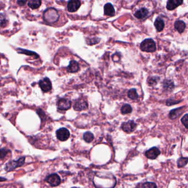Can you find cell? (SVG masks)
Wrapping results in <instances>:
<instances>
[{"mask_svg": "<svg viewBox=\"0 0 188 188\" xmlns=\"http://www.w3.org/2000/svg\"><path fill=\"white\" fill-rule=\"evenodd\" d=\"M19 27V22L15 14L5 10L0 12V33L10 36L17 32Z\"/></svg>", "mask_w": 188, "mask_h": 188, "instance_id": "6da1fadb", "label": "cell"}, {"mask_svg": "<svg viewBox=\"0 0 188 188\" xmlns=\"http://www.w3.org/2000/svg\"><path fill=\"white\" fill-rule=\"evenodd\" d=\"M59 14L58 11L53 8H48L44 12L43 18L46 23L52 24L56 23L59 19Z\"/></svg>", "mask_w": 188, "mask_h": 188, "instance_id": "7a4b0ae2", "label": "cell"}, {"mask_svg": "<svg viewBox=\"0 0 188 188\" xmlns=\"http://www.w3.org/2000/svg\"><path fill=\"white\" fill-rule=\"evenodd\" d=\"M140 49L142 51L145 52H155L156 50L155 41L152 39H146L141 43Z\"/></svg>", "mask_w": 188, "mask_h": 188, "instance_id": "3957f363", "label": "cell"}, {"mask_svg": "<svg viewBox=\"0 0 188 188\" xmlns=\"http://www.w3.org/2000/svg\"><path fill=\"white\" fill-rule=\"evenodd\" d=\"M25 162V157H21L17 160H13L7 163L5 170L7 171H12L13 170L17 168V167H19L23 166Z\"/></svg>", "mask_w": 188, "mask_h": 188, "instance_id": "277c9868", "label": "cell"}, {"mask_svg": "<svg viewBox=\"0 0 188 188\" xmlns=\"http://www.w3.org/2000/svg\"><path fill=\"white\" fill-rule=\"evenodd\" d=\"M56 136L59 140L65 141L69 138L70 133L68 129L62 128L57 130L56 131Z\"/></svg>", "mask_w": 188, "mask_h": 188, "instance_id": "5b68a950", "label": "cell"}, {"mask_svg": "<svg viewBox=\"0 0 188 188\" xmlns=\"http://www.w3.org/2000/svg\"><path fill=\"white\" fill-rule=\"evenodd\" d=\"M136 126L137 125L133 120H129L122 124V129L126 133H131L135 130Z\"/></svg>", "mask_w": 188, "mask_h": 188, "instance_id": "8992f818", "label": "cell"}, {"mask_svg": "<svg viewBox=\"0 0 188 188\" xmlns=\"http://www.w3.org/2000/svg\"><path fill=\"white\" fill-rule=\"evenodd\" d=\"M46 181L50 184L52 186H57L61 183V178L57 174H51L48 176L45 179Z\"/></svg>", "mask_w": 188, "mask_h": 188, "instance_id": "52a82bcc", "label": "cell"}, {"mask_svg": "<svg viewBox=\"0 0 188 188\" xmlns=\"http://www.w3.org/2000/svg\"><path fill=\"white\" fill-rule=\"evenodd\" d=\"M39 84L42 91L44 92H48L52 89L51 82L48 77H45L39 81Z\"/></svg>", "mask_w": 188, "mask_h": 188, "instance_id": "ba28073f", "label": "cell"}, {"mask_svg": "<svg viewBox=\"0 0 188 188\" xmlns=\"http://www.w3.org/2000/svg\"><path fill=\"white\" fill-rule=\"evenodd\" d=\"M57 108L60 110H67L71 108V102L68 99L62 98L57 102Z\"/></svg>", "mask_w": 188, "mask_h": 188, "instance_id": "9c48e42d", "label": "cell"}, {"mask_svg": "<svg viewBox=\"0 0 188 188\" xmlns=\"http://www.w3.org/2000/svg\"><path fill=\"white\" fill-rule=\"evenodd\" d=\"M81 6L80 0H69L67 5V9L69 12H76Z\"/></svg>", "mask_w": 188, "mask_h": 188, "instance_id": "30bf717a", "label": "cell"}, {"mask_svg": "<svg viewBox=\"0 0 188 188\" xmlns=\"http://www.w3.org/2000/svg\"><path fill=\"white\" fill-rule=\"evenodd\" d=\"M160 150L156 147H154L146 152L145 156L146 157L149 159L155 160L160 155Z\"/></svg>", "mask_w": 188, "mask_h": 188, "instance_id": "8fae6325", "label": "cell"}, {"mask_svg": "<svg viewBox=\"0 0 188 188\" xmlns=\"http://www.w3.org/2000/svg\"><path fill=\"white\" fill-rule=\"evenodd\" d=\"M88 108V104L85 100L83 99H78L76 100L73 105V108L76 111H82L87 109Z\"/></svg>", "mask_w": 188, "mask_h": 188, "instance_id": "7c38bea8", "label": "cell"}, {"mask_svg": "<svg viewBox=\"0 0 188 188\" xmlns=\"http://www.w3.org/2000/svg\"><path fill=\"white\" fill-rule=\"evenodd\" d=\"M183 2V0H168L166 8L169 11H173L181 6Z\"/></svg>", "mask_w": 188, "mask_h": 188, "instance_id": "4fadbf2b", "label": "cell"}, {"mask_svg": "<svg viewBox=\"0 0 188 188\" xmlns=\"http://www.w3.org/2000/svg\"><path fill=\"white\" fill-rule=\"evenodd\" d=\"M183 108L184 107H182L178 108L171 110V112H169V115H168L169 119L173 120L179 117L183 112Z\"/></svg>", "mask_w": 188, "mask_h": 188, "instance_id": "5bb4252c", "label": "cell"}, {"mask_svg": "<svg viewBox=\"0 0 188 188\" xmlns=\"http://www.w3.org/2000/svg\"><path fill=\"white\" fill-rule=\"evenodd\" d=\"M104 13L106 16H112L115 14V10L113 5L110 3H107L104 6Z\"/></svg>", "mask_w": 188, "mask_h": 188, "instance_id": "9a60e30c", "label": "cell"}, {"mask_svg": "<svg viewBox=\"0 0 188 188\" xmlns=\"http://www.w3.org/2000/svg\"><path fill=\"white\" fill-rule=\"evenodd\" d=\"M79 70V65L78 63L74 60L71 61L69 62V66L67 68L68 71L71 73H74L78 71Z\"/></svg>", "mask_w": 188, "mask_h": 188, "instance_id": "2e32d148", "label": "cell"}, {"mask_svg": "<svg viewBox=\"0 0 188 188\" xmlns=\"http://www.w3.org/2000/svg\"><path fill=\"white\" fill-rule=\"evenodd\" d=\"M149 14L148 10L145 8H142L140 10L137 11L134 13V16L138 19H143L145 18Z\"/></svg>", "mask_w": 188, "mask_h": 188, "instance_id": "e0dca14e", "label": "cell"}, {"mask_svg": "<svg viewBox=\"0 0 188 188\" xmlns=\"http://www.w3.org/2000/svg\"><path fill=\"white\" fill-rule=\"evenodd\" d=\"M163 87L164 91L171 92L174 89L175 86H174V84L173 81L170 80H165L163 81Z\"/></svg>", "mask_w": 188, "mask_h": 188, "instance_id": "ac0fdd59", "label": "cell"}, {"mask_svg": "<svg viewBox=\"0 0 188 188\" xmlns=\"http://www.w3.org/2000/svg\"><path fill=\"white\" fill-rule=\"evenodd\" d=\"M186 27V23L183 21H177L174 23V28L179 33H182L184 31Z\"/></svg>", "mask_w": 188, "mask_h": 188, "instance_id": "d6986e66", "label": "cell"}, {"mask_svg": "<svg viewBox=\"0 0 188 188\" xmlns=\"http://www.w3.org/2000/svg\"><path fill=\"white\" fill-rule=\"evenodd\" d=\"M154 26L157 31L160 32V31H162L164 27V21L160 17H158L155 21Z\"/></svg>", "mask_w": 188, "mask_h": 188, "instance_id": "ffe728a7", "label": "cell"}, {"mask_svg": "<svg viewBox=\"0 0 188 188\" xmlns=\"http://www.w3.org/2000/svg\"><path fill=\"white\" fill-rule=\"evenodd\" d=\"M128 97L133 99V100H136L138 98V94L137 93L136 90L135 88H132L131 89H130L128 92Z\"/></svg>", "mask_w": 188, "mask_h": 188, "instance_id": "44dd1931", "label": "cell"}, {"mask_svg": "<svg viewBox=\"0 0 188 188\" xmlns=\"http://www.w3.org/2000/svg\"><path fill=\"white\" fill-rule=\"evenodd\" d=\"M83 138L84 140L86 142L90 143L94 140V136L91 132L88 131L84 133Z\"/></svg>", "mask_w": 188, "mask_h": 188, "instance_id": "7402d4cb", "label": "cell"}, {"mask_svg": "<svg viewBox=\"0 0 188 188\" xmlns=\"http://www.w3.org/2000/svg\"><path fill=\"white\" fill-rule=\"evenodd\" d=\"M160 80V77L157 76L150 77L148 80V84L150 86H154L157 84Z\"/></svg>", "mask_w": 188, "mask_h": 188, "instance_id": "603a6c76", "label": "cell"}, {"mask_svg": "<svg viewBox=\"0 0 188 188\" xmlns=\"http://www.w3.org/2000/svg\"><path fill=\"white\" fill-rule=\"evenodd\" d=\"M133 110L131 105L129 104H125L122 107L121 113L123 114H127L131 113Z\"/></svg>", "mask_w": 188, "mask_h": 188, "instance_id": "cb8c5ba5", "label": "cell"}, {"mask_svg": "<svg viewBox=\"0 0 188 188\" xmlns=\"http://www.w3.org/2000/svg\"><path fill=\"white\" fill-rule=\"evenodd\" d=\"M188 163V158L181 157L177 161V164L179 168H181L186 166Z\"/></svg>", "mask_w": 188, "mask_h": 188, "instance_id": "d4e9b609", "label": "cell"}, {"mask_svg": "<svg viewBox=\"0 0 188 188\" xmlns=\"http://www.w3.org/2000/svg\"><path fill=\"white\" fill-rule=\"evenodd\" d=\"M141 187V188H157V186L156 184L153 182H146L145 183L143 184L141 186H137V187Z\"/></svg>", "mask_w": 188, "mask_h": 188, "instance_id": "484cf974", "label": "cell"}, {"mask_svg": "<svg viewBox=\"0 0 188 188\" xmlns=\"http://www.w3.org/2000/svg\"><path fill=\"white\" fill-rule=\"evenodd\" d=\"M9 152H11L10 150L3 148H0V160L3 159Z\"/></svg>", "mask_w": 188, "mask_h": 188, "instance_id": "4316f807", "label": "cell"}, {"mask_svg": "<svg viewBox=\"0 0 188 188\" xmlns=\"http://www.w3.org/2000/svg\"><path fill=\"white\" fill-rule=\"evenodd\" d=\"M181 122L184 126L188 129V114L184 115L181 119Z\"/></svg>", "mask_w": 188, "mask_h": 188, "instance_id": "83f0119b", "label": "cell"}, {"mask_svg": "<svg viewBox=\"0 0 188 188\" xmlns=\"http://www.w3.org/2000/svg\"><path fill=\"white\" fill-rule=\"evenodd\" d=\"M181 102V100H174V99H168L166 102V105L168 106L173 105L176 104H178Z\"/></svg>", "mask_w": 188, "mask_h": 188, "instance_id": "f1b7e54d", "label": "cell"}, {"mask_svg": "<svg viewBox=\"0 0 188 188\" xmlns=\"http://www.w3.org/2000/svg\"><path fill=\"white\" fill-rule=\"evenodd\" d=\"M5 3L2 0H0V12L5 10Z\"/></svg>", "mask_w": 188, "mask_h": 188, "instance_id": "f546056e", "label": "cell"}, {"mask_svg": "<svg viewBox=\"0 0 188 188\" xmlns=\"http://www.w3.org/2000/svg\"><path fill=\"white\" fill-rule=\"evenodd\" d=\"M5 181H6V179L3 178V177H0V182Z\"/></svg>", "mask_w": 188, "mask_h": 188, "instance_id": "4dcf8cb0", "label": "cell"}, {"mask_svg": "<svg viewBox=\"0 0 188 188\" xmlns=\"http://www.w3.org/2000/svg\"><path fill=\"white\" fill-rule=\"evenodd\" d=\"M1 55L0 54V64H1Z\"/></svg>", "mask_w": 188, "mask_h": 188, "instance_id": "1f68e13d", "label": "cell"}]
</instances>
